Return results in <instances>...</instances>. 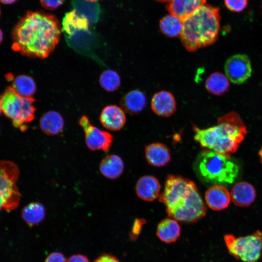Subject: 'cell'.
Masks as SVG:
<instances>
[{"label":"cell","instance_id":"6da1fadb","mask_svg":"<svg viewBox=\"0 0 262 262\" xmlns=\"http://www.w3.org/2000/svg\"><path fill=\"white\" fill-rule=\"evenodd\" d=\"M60 26L53 15L28 11L12 30V49L23 56L45 59L60 40Z\"/></svg>","mask_w":262,"mask_h":262},{"label":"cell","instance_id":"7a4b0ae2","mask_svg":"<svg viewBox=\"0 0 262 262\" xmlns=\"http://www.w3.org/2000/svg\"><path fill=\"white\" fill-rule=\"evenodd\" d=\"M159 200L168 216L184 223L196 222L204 217L207 208L195 183L180 176L168 175Z\"/></svg>","mask_w":262,"mask_h":262},{"label":"cell","instance_id":"3957f363","mask_svg":"<svg viewBox=\"0 0 262 262\" xmlns=\"http://www.w3.org/2000/svg\"><path fill=\"white\" fill-rule=\"evenodd\" d=\"M194 140L203 148L231 155L238 149L247 134V129L239 115L235 112L220 116L216 125L206 128L193 125Z\"/></svg>","mask_w":262,"mask_h":262},{"label":"cell","instance_id":"277c9868","mask_svg":"<svg viewBox=\"0 0 262 262\" xmlns=\"http://www.w3.org/2000/svg\"><path fill=\"white\" fill-rule=\"evenodd\" d=\"M182 21L180 38L185 48L189 51L213 44L220 32L219 9L205 4Z\"/></svg>","mask_w":262,"mask_h":262},{"label":"cell","instance_id":"5b68a950","mask_svg":"<svg viewBox=\"0 0 262 262\" xmlns=\"http://www.w3.org/2000/svg\"><path fill=\"white\" fill-rule=\"evenodd\" d=\"M193 167L201 181L213 185L231 184L239 173V165L230 155L209 149L198 154Z\"/></svg>","mask_w":262,"mask_h":262},{"label":"cell","instance_id":"8992f818","mask_svg":"<svg viewBox=\"0 0 262 262\" xmlns=\"http://www.w3.org/2000/svg\"><path fill=\"white\" fill-rule=\"evenodd\" d=\"M2 112L11 119L13 126L22 131H26L27 124L33 120L36 108L33 97H23L12 87L8 86L0 96Z\"/></svg>","mask_w":262,"mask_h":262},{"label":"cell","instance_id":"52a82bcc","mask_svg":"<svg viewBox=\"0 0 262 262\" xmlns=\"http://www.w3.org/2000/svg\"><path fill=\"white\" fill-rule=\"evenodd\" d=\"M62 31L69 46L78 50L88 49L94 41L90 22L74 9L66 13L62 22Z\"/></svg>","mask_w":262,"mask_h":262},{"label":"cell","instance_id":"ba28073f","mask_svg":"<svg viewBox=\"0 0 262 262\" xmlns=\"http://www.w3.org/2000/svg\"><path fill=\"white\" fill-rule=\"evenodd\" d=\"M19 175L16 164L0 161V212H11L18 207L20 197L17 186Z\"/></svg>","mask_w":262,"mask_h":262},{"label":"cell","instance_id":"9c48e42d","mask_svg":"<svg viewBox=\"0 0 262 262\" xmlns=\"http://www.w3.org/2000/svg\"><path fill=\"white\" fill-rule=\"evenodd\" d=\"M224 240L229 253L244 262H257L262 254V232L257 230L245 236L226 234Z\"/></svg>","mask_w":262,"mask_h":262},{"label":"cell","instance_id":"30bf717a","mask_svg":"<svg viewBox=\"0 0 262 262\" xmlns=\"http://www.w3.org/2000/svg\"><path fill=\"white\" fill-rule=\"evenodd\" d=\"M79 124L83 130L85 143L90 150H102L104 152L109 150L113 140L111 133L92 125L86 115L81 116Z\"/></svg>","mask_w":262,"mask_h":262},{"label":"cell","instance_id":"8fae6325","mask_svg":"<svg viewBox=\"0 0 262 262\" xmlns=\"http://www.w3.org/2000/svg\"><path fill=\"white\" fill-rule=\"evenodd\" d=\"M224 69L229 81L236 84L246 82L251 76L252 67L249 57L246 54H236L229 58Z\"/></svg>","mask_w":262,"mask_h":262},{"label":"cell","instance_id":"7c38bea8","mask_svg":"<svg viewBox=\"0 0 262 262\" xmlns=\"http://www.w3.org/2000/svg\"><path fill=\"white\" fill-rule=\"evenodd\" d=\"M153 112L159 116L169 117L176 111L177 103L173 95L166 90H162L154 94L151 100Z\"/></svg>","mask_w":262,"mask_h":262},{"label":"cell","instance_id":"4fadbf2b","mask_svg":"<svg viewBox=\"0 0 262 262\" xmlns=\"http://www.w3.org/2000/svg\"><path fill=\"white\" fill-rule=\"evenodd\" d=\"M126 120L124 110L115 105L105 107L100 116V121L103 126L111 131L120 130L125 125Z\"/></svg>","mask_w":262,"mask_h":262},{"label":"cell","instance_id":"5bb4252c","mask_svg":"<svg viewBox=\"0 0 262 262\" xmlns=\"http://www.w3.org/2000/svg\"><path fill=\"white\" fill-rule=\"evenodd\" d=\"M205 199L210 209L218 211L228 207L231 197L230 193L225 187L221 185H215L206 191Z\"/></svg>","mask_w":262,"mask_h":262},{"label":"cell","instance_id":"9a60e30c","mask_svg":"<svg viewBox=\"0 0 262 262\" xmlns=\"http://www.w3.org/2000/svg\"><path fill=\"white\" fill-rule=\"evenodd\" d=\"M206 1L207 0H169L167 1L166 8L170 14L183 20L205 5Z\"/></svg>","mask_w":262,"mask_h":262},{"label":"cell","instance_id":"2e32d148","mask_svg":"<svg viewBox=\"0 0 262 262\" xmlns=\"http://www.w3.org/2000/svg\"><path fill=\"white\" fill-rule=\"evenodd\" d=\"M161 185L158 180L154 176L145 175L137 181L135 191L137 196L146 201H152L159 195Z\"/></svg>","mask_w":262,"mask_h":262},{"label":"cell","instance_id":"e0dca14e","mask_svg":"<svg viewBox=\"0 0 262 262\" xmlns=\"http://www.w3.org/2000/svg\"><path fill=\"white\" fill-rule=\"evenodd\" d=\"M145 157L148 163L155 167H162L171 160L169 148L161 143H154L147 145L145 148Z\"/></svg>","mask_w":262,"mask_h":262},{"label":"cell","instance_id":"ac0fdd59","mask_svg":"<svg viewBox=\"0 0 262 262\" xmlns=\"http://www.w3.org/2000/svg\"><path fill=\"white\" fill-rule=\"evenodd\" d=\"M230 197L235 205L242 207H248L255 200L256 190L250 183L246 181L236 183L232 188Z\"/></svg>","mask_w":262,"mask_h":262},{"label":"cell","instance_id":"d6986e66","mask_svg":"<svg viewBox=\"0 0 262 262\" xmlns=\"http://www.w3.org/2000/svg\"><path fill=\"white\" fill-rule=\"evenodd\" d=\"M123 110L131 115H136L143 111L147 104V98L140 90H133L126 94L120 102Z\"/></svg>","mask_w":262,"mask_h":262},{"label":"cell","instance_id":"ffe728a7","mask_svg":"<svg viewBox=\"0 0 262 262\" xmlns=\"http://www.w3.org/2000/svg\"><path fill=\"white\" fill-rule=\"evenodd\" d=\"M156 234L161 241L165 243L175 242L180 236V227L173 218H165L157 227Z\"/></svg>","mask_w":262,"mask_h":262},{"label":"cell","instance_id":"44dd1931","mask_svg":"<svg viewBox=\"0 0 262 262\" xmlns=\"http://www.w3.org/2000/svg\"><path fill=\"white\" fill-rule=\"evenodd\" d=\"M39 126L45 134L54 135L62 131L64 121L59 113L50 111L45 113L40 118Z\"/></svg>","mask_w":262,"mask_h":262},{"label":"cell","instance_id":"7402d4cb","mask_svg":"<svg viewBox=\"0 0 262 262\" xmlns=\"http://www.w3.org/2000/svg\"><path fill=\"white\" fill-rule=\"evenodd\" d=\"M124 163L122 159L116 155H109L101 162L99 170L106 178L115 179L118 178L124 170Z\"/></svg>","mask_w":262,"mask_h":262},{"label":"cell","instance_id":"603a6c76","mask_svg":"<svg viewBox=\"0 0 262 262\" xmlns=\"http://www.w3.org/2000/svg\"><path fill=\"white\" fill-rule=\"evenodd\" d=\"M72 4L74 10L79 15L86 17L89 22L96 23L100 15V7L97 1L87 0H72Z\"/></svg>","mask_w":262,"mask_h":262},{"label":"cell","instance_id":"cb8c5ba5","mask_svg":"<svg viewBox=\"0 0 262 262\" xmlns=\"http://www.w3.org/2000/svg\"><path fill=\"white\" fill-rule=\"evenodd\" d=\"M21 217L28 226L37 225L45 218V208L39 202H31L23 208Z\"/></svg>","mask_w":262,"mask_h":262},{"label":"cell","instance_id":"d4e9b609","mask_svg":"<svg viewBox=\"0 0 262 262\" xmlns=\"http://www.w3.org/2000/svg\"><path fill=\"white\" fill-rule=\"evenodd\" d=\"M229 87V82L227 76L219 72L211 74L205 82L207 90L216 96L224 94L228 90Z\"/></svg>","mask_w":262,"mask_h":262},{"label":"cell","instance_id":"484cf974","mask_svg":"<svg viewBox=\"0 0 262 262\" xmlns=\"http://www.w3.org/2000/svg\"><path fill=\"white\" fill-rule=\"evenodd\" d=\"M12 87L20 96L33 97L36 91V85L33 79L26 75L16 76L12 82Z\"/></svg>","mask_w":262,"mask_h":262},{"label":"cell","instance_id":"4316f807","mask_svg":"<svg viewBox=\"0 0 262 262\" xmlns=\"http://www.w3.org/2000/svg\"><path fill=\"white\" fill-rule=\"evenodd\" d=\"M162 32L167 36L174 37L180 35L182 30V21L171 14L166 15L160 20Z\"/></svg>","mask_w":262,"mask_h":262},{"label":"cell","instance_id":"83f0119b","mask_svg":"<svg viewBox=\"0 0 262 262\" xmlns=\"http://www.w3.org/2000/svg\"><path fill=\"white\" fill-rule=\"evenodd\" d=\"M99 82L101 87L108 92L115 91L121 84L119 75L113 70L103 71L100 76Z\"/></svg>","mask_w":262,"mask_h":262},{"label":"cell","instance_id":"f1b7e54d","mask_svg":"<svg viewBox=\"0 0 262 262\" xmlns=\"http://www.w3.org/2000/svg\"><path fill=\"white\" fill-rule=\"evenodd\" d=\"M224 3L230 11L240 12L246 7L248 0H224Z\"/></svg>","mask_w":262,"mask_h":262},{"label":"cell","instance_id":"f546056e","mask_svg":"<svg viewBox=\"0 0 262 262\" xmlns=\"http://www.w3.org/2000/svg\"><path fill=\"white\" fill-rule=\"evenodd\" d=\"M145 222L146 221L144 219H135L130 233L131 239L135 240L137 237L141 232L143 225Z\"/></svg>","mask_w":262,"mask_h":262},{"label":"cell","instance_id":"4dcf8cb0","mask_svg":"<svg viewBox=\"0 0 262 262\" xmlns=\"http://www.w3.org/2000/svg\"><path fill=\"white\" fill-rule=\"evenodd\" d=\"M42 6L48 10H54L59 7L63 0H40Z\"/></svg>","mask_w":262,"mask_h":262},{"label":"cell","instance_id":"1f68e13d","mask_svg":"<svg viewBox=\"0 0 262 262\" xmlns=\"http://www.w3.org/2000/svg\"><path fill=\"white\" fill-rule=\"evenodd\" d=\"M45 262H66V261L61 253L53 252L47 257Z\"/></svg>","mask_w":262,"mask_h":262},{"label":"cell","instance_id":"d6a6232c","mask_svg":"<svg viewBox=\"0 0 262 262\" xmlns=\"http://www.w3.org/2000/svg\"><path fill=\"white\" fill-rule=\"evenodd\" d=\"M95 262H121L116 257L109 254H103L98 257Z\"/></svg>","mask_w":262,"mask_h":262},{"label":"cell","instance_id":"836d02e7","mask_svg":"<svg viewBox=\"0 0 262 262\" xmlns=\"http://www.w3.org/2000/svg\"><path fill=\"white\" fill-rule=\"evenodd\" d=\"M66 262H89V261L86 256L77 254L71 256Z\"/></svg>","mask_w":262,"mask_h":262},{"label":"cell","instance_id":"e575fe53","mask_svg":"<svg viewBox=\"0 0 262 262\" xmlns=\"http://www.w3.org/2000/svg\"><path fill=\"white\" fill-rule=\"evenodd\" d=\"M17 0H0V1L5 4H10L14 3Z\"/></svg>","mask_w":262,"mask_h":262},{"label":"cell","instance_id":"d590c367","mask_svg":"<svg viewBox=\"0 0 262 262\" xmlns=\"http://www.w3.org/2000/svg\"><path fill=\"white\" fill-rule=\"evenodd\" d=\"M259 155L260 157L261 162L262 164V147L259 151Z\"/></svg>","mask_w":262,"mask_h":262},{"label":"cell","instance_id":"8d00e7d4","mask_svg":"<svg viewBox=\"0 0 262 262\" xmlns=\"http://www.w3.org/2000/svg\"><path fill=\"white\" fill-rule=\"evenodd\" d=\"M3 39V33L1 30L0 29V45Z\"/></svg>","mask_w":262,"mask_h":262},{"label":"cell","instance_id":"74e56055","mask_svg":"<svg viewBox=\"0 0 262 262\" xmlns=\"http://www.w3.org/2000/svg\"><path fill=\"white\" fill-rule=\"evenodd\" d=\"M158 1L161 2H164L169 1V0H156Z\"/></svg>","mask_w":262,"mask_h":262},{"label":"cell","instance_id":"f35d334b","mask_svg":"<svg viewBox=\"0 0 262 262\" xmlns=\"http://www.w3.org/2000/svg\"><path fill=\"white\" fill-rule=\"evenodd\" d=\"M1 113H2V112L1 106V102H0V115L1 114Z\"/></svg>","mask_w":262,"mask_h":262},{"label":"cell","instance_id":"ab89813d","mask_svg":"<svg viewBox=\"0 0 262 262\" xmlns=\"http://www.w3.org/2000/svg\"><path fill=\"white\" fill-rule=\"evenodd\" d=\"M87 0L95 2V1H97L98 0Z\"/></svg>","mask_w":262,"mask_h":262},{"label":"cell","instance_id":"60d3db41","mask_svg":"<svg viewBox=\"0 0 262 262\" xmlns=\"http://www.w3.org/2000/svg\"></svg>","mask_w":262,"mask_h":262}]
</instances>
